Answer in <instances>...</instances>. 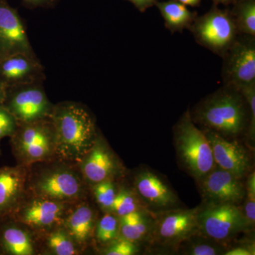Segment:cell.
<instances>
[{
	"mask_svg": "<svg viewBox=\"0 0 255 255\" xmlns=\"http://www.w3.org/2000/svg\"><path fill=\"white\" fill-rule=\"evenodd\" d=\"M95 214L90 206H80L67 218L65 231L76 244L85 246L95 230Z\"/></svg>",
	"mask_w": 255,
	"mask_h": 255,
	"instance_id": "cell-19",
	"label": "cell"
},
{
	"mask_svg": "<svg viewBox=\"0 0 255 255\" xmlns=\"http://www.w3.org/2000/svg\"><path fill=\"white\" fill-rule=\"evenodd\" d=\"M223 58L225 85L241 90L255 82V36L239 34Z\"/></svg>",
	"mask_w": 255,
	"mask_h": 255,
	"instance_id": "cell-9",
	"label": "cell"
},
{
	"mask_svg": "<svg viewBox=\"0 0 255 255\" xmlns=\"http://www.w3.org/2000/svg\"><path fill=\"white\" fill-rule=\"evenodd\" d=\"M133 190L146 209L158 213L178 208L179 200L170 186L156 172L142 169L135 174Z\"/></svg>",
	"mask_w": 255,
	"mask_h": 255,
	"instance_id": "cell-12",
	"label": "cell"
},
{
	"mask_svg": "<svg viewBox=\"0 0 255 255\" xmlns=\"http://www.w3.org/2000/svg\"><path fill=\"white\" fill-rule=\"evenodd\" d=\"M177 1L182 3V4L186 5V6L189 5V6H194L199 4L201 0H177Z\"/></svg>",
	"mask_w": 255,
	"mask_h": 255,
	"instance_id": "cell-37",
	"label": "cell"
},
{
	"mask_svg": "<svg viewBox=\"0 0 255 255\" xmlns=\"http://www.w3.org/2000/svg\"><path fill=\"white\" fill-rule=\"evenodd\" d=\"M255 243L241 244L236 247H231L227 249L224 255H255Z\"/></svg>",
	"mask_w": 255,
	"mask_h": 255,
	"instance_id": "cell-33",
	"label": "cell"
},
{
	"mask_svg": "<svg viewBox=\"0 0 255 255\" xmlns=\"http://www.w3.org/2000/svg\"><path fill=\"white\" fill-rule=\"evenodd\" d=\"M59 0H23V2L29 8L53 7Z\"/></svg>",
	"mask_w": 255,
	"mask_h": 255,
	"instance_id": "cell-34",
	"label": "cell"
},
{
	"mask_svg": "<svg viewBox=\"0 0 255 255\" xmlns=\"http://www.w3.org/2000/svg\"><path fill=\"white\" fill-rule=\"evenodd\" d=\"M15 149L23 163L46 160L55 153L54 127L51 119L18 122L14 135Z\"/></svg>",
	"mask_w": 255,
	"mask_h": 255,
	"instance_id": "cell-7",
	"label": "cell"
},
{
	"mask_svg": "<svg viewBox=\"0 0 255 255\" xmlns=\"http://www.w3.org/2000/svg\"><path fill=\"white\" fill-rule=\"evenodd\" d=\"M189 30L198 43L221 57L240 34L231 13L217 7L196 17Z\"/></svg>",
	"mask_w": 255,
	"mask_h": 255,
	"instance_id": "cell-5",
	"label": "cell"
},
{
	"mask_svg": "<svg viewBox=\"0 0 255 255\" xmlns=\"http://www.w3.org/2000/svg\"><path fill=\"white\" fill-rule=\"evenodd\" d=\"M15 54L37 58L21 16L5 0H0V59Z\"/></svg>",
	"mask_w": 255,
	"mask_h": 255,
	"instance_id": "cell-13",
	"label": "cell"
},
{
	"mask_svg": "<svg viewBox=\"0 0 255 255\" xmlns=\"http://www.w3.org/2000/svg\"><path fill=\"white\" fill-rule=\"evenodd\" d=\"M32 188L38 197L63 203L76 200L84 191L79 175L73 170L64 168L43 172L35 179Z\"/></svg>",
	"mask_w": 255,
	"mask_h": 255,
	"instance_id": "cell-11",
	"label": "cell"
},
{
	"mask_svg": "<svg viewBox=\"0 0 255 255\" xmlns=\"http://www.w3.org/2000/svg\"><path fill=\"white\" fill-rule=\"evenodd\" d=\"M107 246L105 251L107 255H133L139 252L138 244L119 236Z\"/></svg>",
	"mask_w": 255,
	"mask_h": 255,
	"instance_id": "cell-30",
	"label": "cell"
},
{
	"mask_svg": "<svg viewBox=\"0 0 255 255\" xmlns=\"http://www.w3.org/2000/svg\"><path fill=\"white\" fill-rule=\"evenodd\" d=\"M231 14L240 34L255 36V0H242L235 6Z\"/></svg>",
	"mask_w": 255,
	"mask_h": 255,
	"instance_id": "cell-24",
	"label": "cell"
},
{
	"mask_svg": "<svg viewBox=\"0 0 255 255\" xmlns=\"http://www.w3.org/2000/svg\"><path fill=\"white\" fill-rule=\"evenodd\" d=\"M246 193L244 204L242 207L243 214L248 223L250 230H253L255 222V173L252 172L248 177L246 183Z\"/></svg>",
	"mask_w": 255,
	"mask_h": 255,
	"instance_id": "cell-29",
	"label": "cell"
},
{
	"mask_svg": "<svg viewBox=\"0 0 255 255\" xmlns=\"http://www.w3.org/2000/svg\"><path fill=\"white\" fill-rule=\"evenodd\" d=\"M5 97H6V87L0 80V105H3L4 103Z\"/></svg>",
	"mask_w": 255,
	"mask_h": 255,
	"instance_id": "cell-36",
	"label": "cell"
},
{
	"mask_svg": "<svg viewBox=\"0 0 255 255\" xmlns=\"http://www.w3.org/2000/svg\"><path fill=\"white\" fill-rule=\"evenodd\" d=\"M76 243L69 236L66 231L57 230L48 236L47 246L50 251L56 255H74L78 254Z\"/></svg>",
	"mask_w": 255,
	"mask_h": 255,
	"instance_id": "cell-26",
	"label": "cell"
},
{
	"mask_svg": "<svg viewBox=\"0 0 255 255\" xmlns=\"http://www.w3.org/2000/svg\"><path fill=\"white\" fill-rule=\"evenodd\" d=\"M96 238L102 245H108L119 237V219L112 212L105 214L97 223L95 228Z\"/></svg>",
	"mask_w": 255,
	"mask_h": 255,
	"instance_id": "cell-27",
	"label": "cell"
},
{
	"mask_svg": "<svg viewBox=\"0 0 255 255\" xmlns=\"http://www.w3.org/2000/svg\"><path fill=\"white\" fill-rule=\"evenodd\" d=\"M65 207V203L37 196L19 210L18 219L30 228L48 229L60 222Z\"/></svg>",
	"mask_w": 255,
	"mask_h": 255,
	"instance_id": "cell-17",
	"label": "cell"
},
{
	"mask_svg": "<svg viewBox=\"0 0 255 255\" xmlns=\"http://www.w3.org/2000/svg\"><path fill=\"white\" fill-rule=\"evenodd\" d=\"M26 172L21 167L0 168V216L13 209L22 196Z\"/></svg>",
	"mask_w": 255,
	"mask_h": 255,
	"instance_id": "cell-18",
	"label": "cell"
},
{
	"mask_svg": "<svg viewBox=\"0 0 255 255\" xmlns=\"http://www.w3.org/2000/svg\"><path fill=\"white\" fill-rule=\"evenodd\" d=\"M164 20L166 28L172 33L189 29L196 17V14L187 6L177 0L156 2Z\"/></svg>",
	"mask_w": 255,
	"mask_h": 255,
	"instance_id": "cell-20",
	"label": "cell"
},
{
	"mask_svg": "<svg viewBox=\"0 0 255 255\" xmlns=\"http://www.w3.org/2000/svg\"><path fill=\"white\" fill-rule=\"evenodd\" d=\"M199 206L153 213L154 223L148 243L152 246L177 248L181 243L199 233Z\"/></svg>",
	"mask_w": 255,
	"mask_h": 255,
	"instance_id": "cell-6",
	"label": "cell"
},
{
	"mask_svg": "<svg viewBox=\"0 0 255 255\" xmlns=\"http://www.w3.org/2000/svg\"><path fill=\"white\" fill-rule=\"evenodd\" d=\"M240 91L244 96L250 111V121L248 125V136L251 141H255V82L243 87Z\"/></svg>",
	"mask_w": 255,
	"mask_h": 255,
	"instance_id": "cell-31",
	"label": "cell"
},
{
	"mask_svg": "<svg viewBox=\"0 0 255 255\" xmlns=\"http://www.w3.org/2000/svg\"><path fill=\"white\" fill-rule=\"evenodd\" d=\"M94 194L100 207L112 212V207L117 194V188L112 180H106L94 185Z\"/></svg>",
	"mask_w": 255,
	"mask_h": 255,
	"instance_id": "cell-28",
	"label": "cell"
},
{
	"mask_svg": "<svg viewBox=\"0 0 255 255\" xmlns=\"http://www.w3.org/2000/svg\"><path fill=\"white\" fill-rule=\"evenodd\" d=\"M203 131L211 145L216 166L243 179L251 167L249 153L244 146L236 140H230L214 130L204 128Z\"/></svg>",
	"mask_w": 255,
	"mask_h": 255,
	"instance_id": "cell-14",
	"label": "cell"
},
{
	"mask_svg": "<svg viewBox=\"0 0 255 255\" xmlns=\"http://www.w3.org/2000/svg\"><path fill=\"white\" fill-rule=\"evenodd\" d=\"M3 244L6 251L14 255H31L34 253L33 241L26 231L9 227L3 233Z\"/></svg>",
	"mask_w": 255,
	"mask_h": 255,
	"instance_id": "cell-22",
	"label": "cell"
},
{
	"mask_svg": "<svg viewBox=\"0 0 255 255\" xmlns=\"http://www.w3.org/2000/svg\"><path fill=\"white\" fill-rule=\"evenodd\" d=\"M50 118L54 127L55 153L80 162L98 137L92 114L81 104L64 102L53 106Z\"/></svg>",
	"mask_w": 255,
	"mask_h": 255,
	"instance_id": "cell-1",
	"label": "cell"
},
{
	"mask_svg": "<svg viewBox=\"0 0 255 255\" xmlns=\"http://www.w3.org/2000/svg\"><path fill=\"white\" fill-rule=\"evenodd\" d=\"M241 178L216 167L196 181L204 203L239 205L244 201L246 187Z\"/></svg>",
	"mask_w": 255,
	"mask_h": 255,
	"instance_id": "cell-10",
	"label": "cell"
},
{
	"mask_svg": "<svg viewBox=\"0 0 255 255\" xmlns=\"http://www.w3.org/2000/svg\"><path fill=\"white\" fill-rule=\"evenodd\" d=\"M174 139L179 162L196 181L217 167L209 140L204 131L196 127L189 111L174 126Z\"/></svg>",
	"mask_w": 255,
	"mask_h": 255,
	"instance_id": "cell-3",
	"label": "cell"
},
{
	"mask_svg": "<svg viewBox=\"0 0 255 255\" xmlns=\"http://www.w3.org/2000/svg\"><path fill=\"white\" fill-rule=\"evenodd\" d=\"M194 123L225 137H236L248 130L250 111L244 96L226 85L201 100L191 113Z\"/></svg>",
	"mask_w": 255,
	"mask_h": 255,
	"instance_id": "cell-2",
	"label": "cell"
},
{
	"mask_svg": "<svg viewBox=\"0 0 255 255\" xmlns=\"http://www.w3.org/2000/svg\"><path fill=\"white\" fill-rule=\"evenodd\" d=\"M80 162L82 175L92 185L112 180L122 172V165L117 157L105 140L99 135L95 145Z\"/></svg>",
	"mask_w": 255,
	"mask_h": 255,
	"instance_id": "cell-15",
	"label": "cell"
},
{
	"mask_svg": "<svg viewBox=\"0 0 255 255\" xmlns=\"http://www.w3.org/2000/svg\"><path fill=\"white\" fill-rule=\"evenodd\" d=\"M199 233L225 245L250 230L242 207L231 204H208L199 206Z\"/></svg>",
	"mask_w": 255,
	"mask_h": 255,
	"instance_id": "cell-4",
	"label": "cell"
},
{
	"mask_svg": "<svg viewBox=\"0 0 255 255\" xmlns=\"http://www.w3.org/2000/svg\"><path fill=\"white\" fill-rule=\"evenodd\" d=\"M216 4H229L233 0H214Z\"/></svg>",
	"mask_w": 255,
	"mask_h": 255,
	"instance_id": "cell-38",
	"label": "cell"
},
{
	"mask_svg": "<svg viewBox=\"0 0 255 255\" xmlns=\"http://www.w3.org/2000/svg\"><path fill=\"white\" fill-rule=\"evenodd\" d=\"M18 122L3 105H0V139L13 136L17 128Z\"/></svg>",
	"mask_w": 255,
	"mask_h": 255,
	"instance_id": "cell-32",
	"label": "cell"
},
{
	"mask_svg": "<svg viewBox=\"0 0 255 255\" xmlns=\"http://www.w3.org/2000/svg\"><path fill=\"white\" fill-rule=\"evenodd\" d=\"M154 223V214L149 211L140 221L134 223H122L119 221V236L139 244L147 242Z\"/></svg>",
	"mask_w": 255,
	"mask_h": 255,
	"instance_id": "cell-23",
	"label": "cell"
},
{
	"mask_svg": "<svg viewBox=\"0 0 255 255\" xmlns=\"http://www.w3.org/2000/svg\"><path fill=\"white\" fill-rule=\"evenodd\" d=\"M140 11H144L157 2V0H128Z\"/></svg>",
	"mask_w": 255,
	"mask_h": 255,
	"instance_id": "cell-35",
	"label": "cell"
},
{
	"mask_svg": "<svg viewBox=\"0 0 255 255\" xmlns=\"http://www.w3.org/2000/svg\"><path fill=\"white\" fill-rule=\"evenodd\" d=\"M141 209H146V208L133 189L124 187L119 189L112 213L121 218L133 211Z\"/></svg>",
	"mask_w": 255,
	"mask_h": 255,
	"instance_id": "cell-25",
	"label": "cell"
},
{
	"mask_svg": "<svg viewBox=\"0 0 255 255\" xmlns=\"http://www.w3.org/2000/svg\"><path fill=\"white\" fill-rule=\"evenodd\" d=\"M4 103L19 123L48 118L54 106L48 100L41 82L6 87Z\"/></svg>",
	"mask_w": 255,
	"mask_h": 255,
	"instance_id": "cell-8",
	"label": "cell"
},
{
	"mask_svg": "<svg viewBox=\"0 0 255 255\" xmlns=\"http://www.w3.org/2000/svg\"><path fill=\"white\" fill-rule=\"evenodd\" d=\"M44 68L38 58L15 54L0 59V80L5 87L43 82Z\"/></svg>",
	"mask_w": 255,
	"mask_h": 255,
	"instance_id": "cell-16",
	"label": "cell"
},
{
	"mask_svg": "<svg viewBox=\"0 0 255 255\" xmlns=\"http://www.w3.org/2000/svg\"><path fill=\"white\" fill-rule=\"evenodd\" d=\"M227 249L225 245L197 233L181 243L176 251L182 255H224Z\"/></svg>",
	"mask_w": 255,
	"mask_h": 255,
	"instance_id": "cell-21",
	"label": "cell"
}]
</instances>
